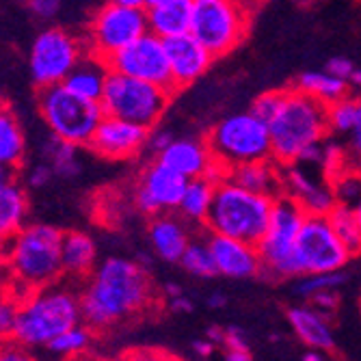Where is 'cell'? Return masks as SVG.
<instances>
[{
	"mask_svg": "<svg viewBox=\"0 0 361 361\" xmlns=\"http://www.w3.org/2000/svg\"><path fill=\"white\" fill-rule=\"evenodd\" d=\"M334 192H336V200L348 206H355L361 197V169L357 167H346L340 173L329 178Z\"/></svg>",
	"mask_w": 361,
	"mask_h": 361,
	"instance_id": "obj_37",
	"label": "cell"
},
{
	"mask_svg": "<svg viewBox=\"0 0 361 361\" xmlns=\"http://www.w3.org/2000/svg\"><path fill=\"white\" fill-rule=\"evenodd\" d=\"M208 245L216 264V273L229 279H253L262 273V255L257 245L240 238L210 232Z\"/></svg>",
	"mask_w": 361,
	"mask_h": 361,
	"instance_id": "obj_17",
	"label": "cell"
},
{
	"mask_svg": "<svg viewBox=\"0 0 361 361\" xmlns=\"http://www.w3.org/2000/svg\"><path fill=\"white\" fill-rule=\"evenodd\" d=\"M171 312L173 314H188V312H192V301L186 299L184 294H180V297H173L171 299Z\"/></svg>",
	"mask_w": 361,
	"mask_h": 361,
	"instance_id": "obj_49",
	"label": "cell"
},
{
	"mask_svg": "<svg viewBox=\"0 0 361 361\" xmlns=\"http://www.w3.org/2000/svg\"><path fill=\"white\" fill-rule=\"evenodd\" d=\"M54 169L50 162H39V165H35L30 171H28V178H26V184L30 188H42L46 184H50V180L54 178Z\"/></svg>",
	"mask_w": 361,
	"mask_h": 361,
	"instance_id": "obj_44",
	"label": "cell"
},
{
	"mask_svg": "<svg viewBox=\"0 0 361 361\" xmlns=\"http://www.w3.org/2000/svg\"><path fill=\"white\" fill-rule=\"evenodd\" d=\"M37 109L54 137L78 147L89 145L97 123L104 117L100 102L72 93L63 82L39 89Z\"/></svg>",
	"mask_w": 361,
	"mask_h": 361,
	"instance_id": "obj_7",
	"label": "cell"
},
{
	"mask_svg": "<svg viewBox=\"0 0 361 361\" xmlns=\"http://www.w3.org/2000/svg\"><path fill=\"white\" fill-rule=\"evenodd\" d=\"M355 212H357V216H359V223H361V197H359V202L355 204Z\"/></svg>",
	"mask_w": 361,
	"mask_h": 361,
	"instance_id": "obj_60",
	"label": "cell"
},
{
	"mask_svg": "<svg viewBox=\"0 0 361 361\" xmlns=\"http://www.w3.org/2000/svg\"><path fill=\"white\" fill-rule=\"evenodd\" d=\"M16 171L18 169H11V167H5V165H0V188L16 182Z\"/></svg>",
	"mask_w": 361,
	"mask_h": 361,
	"instance_id": "obj_51",
	"label": "cell"
},
{
	"mask_svg": "<svg viewBox=\"0 0 361 361\" xmlns=\"http://www.w3.org/2000/svg\"><path fill=\"white\" fill-rule=\"evenodd\" d=\"M26 139L16 113L9 106H0V165L18 169L24 162Z\"/></svg>",
	"mask_w": 361,
	"mask_h": 361,
	"instance_id": "obj_29",
	"label": "cell"
},
{
	"mask_svg": "<svg viewBox=\"0 0 361 361\" xmlns=\"http://www.w3.org/2000/svg\"><path fill=\"white\" fill-rule=\"evenodd\" d=\"M0 269H3V267H0Z\"/></svg>",
	"mask_w": 361,
	"mask_h": 361,
	"instance_id": "obj_63",
	"label": "cell"
},
{
	"mask_svg": "<svg viewBox=\"0 0 361 361\" xmlns=\"http://www.w3.org/2000/svg\"><path fill=\"white\" fill-rule=\"evenodd\" d=\"M188 178L167 167L158 158L143 169L135 188V206L145 216L178 210Z\"/></svg>",
	"mask_w": 361,
	"mask_h": 361,
	"instance_id": "obj_15",
	"label": "cell"
},
{
	"mask_svg": "<svg viewBox=\"0 0 361 361\" xmlns=\"http://www.w3.org/2000/svg\"><path fill=\"white\" fill-rule=\"evenodd\" d=\"M301 91L310 93L312 97H316V100H320L322 104H334L338 100H342V97L348 95V80L344 78H338L334 76L331 72H303L299 78H297V85Z\"/></svg>",
	"mask_w": 361,
	"mask_h": 361,
	"instance_id": "obj_30",
	"label": "cell"
},
{
	"mask_svg": "<svg viewBox=\"0 0 361 361\" xmlns=\"http://www.w3.org/2000/svg\"><path fill=\"white\" fill-rule=\"evenodd\" d=\"M82 322L80 283L54 281L22 299L13 340L24 348H46L56 336Z\"/></svg>",
	"mask_w": 361,
	"mask_h": 361,
	"instance_id": "obj_2",
	"label": "cell"
},
{
	"mask_svg": "<svg viewBox=\"0 0 361 361\" xmlns=\"http://www.w3.org/2000/svg\"><path fill=\"white\" fill-rule=\"evenodd\" d=\"M7 243H9V240H5L3 236H0V267H3V262H5V253H7Z\"/></svg>",
	"mask_w": 361,
	"mask_h": 361,
	"instance_id": "obj_57",
	"label": "cell"
},
{
	"mask_svg": "<svg viewBox=\"0 0 361 361\" xmlns=\"http://www.w3.org/2000/svg\"><path fill=\"white\" fill-rule=\"evenodd\" d=\"M269 130L273 160L281 167L294 165L307 145L324 141L331 133L326 121V104L299 87L286 89L277 113L269 121Z\"/></svg>",
	"mask_w": 361,
	"mask_h": 361,
	"instance_id": "obj_4",
	"label": "cell"
},
{
	"mask_svg": "<svg viewBox=\"0 0 361 361\" xmlns=\"http://www.w3.org/2000/svg\"><path fill=\"white\" fill-rule=\"evenodd\" d=\"M283 91L286 89H273V91H264V93H259L253 104H251V113H255L257 117H262L267 123L271 121V117L277 113L281 100H283Z\"/></svg>",
	"mask_w": 361,
	"mask_h": 361,
	"instance_id": "obj_40",
	"label": "cell"
},
{
	"mask_svg": "<svg viewBox=\"0 0 361 361\" xmlns=\"http://www.w3.org/2000/svg\"><path fill=\"white\" fill-rule=\"evenodd\" d=\"M87 52V44L63 28H48L39 32L28 56L30 74L37 89L61 85Z\"/></svg>",
	"mask_w": 361,
	"mask_h": 361,
	"instance_id": "obj_12",
	"label": "cell"
},
{
	"mask_svg": "<svg viewBox=\"0 0 361 361\" xmlns=\"http://www.w3.org/2000/svg\"><path fill=\"white\" fill-rule=\"evenodd\" d=\"M178 264L186 273H190L195 277H202V279H208V277L219 275L208 240H190Z\"/></svg>",
	"mask_w": 361,
	"mask_h": 361,
	"instance_id": "obj_34",
	"label": "cell"
},
{
	"mask_svg": "<svg viewBox=\"0 0 361 361\" xmlns=\"http://www.w3.org/2000/svg\"><path fill=\"white\" fill-rule=\"evenodd\" d=\"M28 200L18 182H11L0 188V236L5 240L13 238L26 225Z\"/></svg>",
	"mask_w": 361,
	"mask_h": 361,
	"instance_id": "obj_27",
	"label": "cell"
},
{
	"mask_svg": "<svg viewBox=\"0 0 361 361\" xmlns=\"http://www.w3.org/2000/svg\"><path fill=\"white\" fill-rule=\"evenodd\" d=\"M137 262H139V264H141V267H145V269H147L152 259H149V257H147L145 253H139V255H137Z\"/></svg>",
	"mask_w": 361,
	"mask_h": 361,
	"instance_id": "obj_58",
	"label": "cell"
},
{
	"mask_svg": "<svg viewBox=\"0 0 361 361\" xmlns=\"http://www.w3.org/2000/svg\"><path fill=\"white\" fill-rule=\"evenodd\" d=\"M171 141H173V135L169 133V130H162V128L156 130V128H152L149 130V139H147V149L158 156L162 149H167L171 145Z\"/></svg>",
	"mask_w": 361,
	"mask_h": 361,
	"instance_id": "obj_45",
	"label": "cell"
},
{
	"mask_svg": "<svg viewBox=\"0 0 361 361\" xmlns=\"http://www.w3.org/2000/svg\"><path fill=\"white\" fill-rule=\"evenodd\" d=\"M350 257V249L340 240L326 214H307L297 236V259L301 275L342 271Z\"/></svg>",
	"mask_w": 361,
	"mask_h": 361,
	"instance_id": "obj_13",
	"label": "cell"
},
{
	"mask_svg": "<svg viewBox=\"0 0 361 361\" xmlns=\"http://www.w3.org/2000/svg\"><path fill=\"white\" fill-rule=\"evenodd\" d=\"M225 359L229 361H251L253 353L249 348V342L245 338V331L238 329V326H227L225 329Z\"/></svg>",
	"mask_w": 361,
	"mask_h": 361,
	"instance_id": "obj_39",
	"label": "cell"
},
{
	"mask_svg": "<svg viewBox=\"0 0 361 361\" xmlns=\"http://www.w3.org/2000/svg\"><path fill=\"white\" fill-rule=\"evenodd\" d=\"M214 158L232 169L243 162L273 158L269 123L255 113H236L221 119L206 137Z\"/></svg>",
	"mask_w": 361,
	"mask_h": 361,
	"instance_id": "obj_8",
	"label": "cell"
},
{
	"mask_svg": "<svg viewBox=\"0 0 361 361\" xmlns=\"http://www.w3.org/2000/svg\"><path fill=\"white\" fill-rule=\"evenodd\" d=\"M156 158L188 180L208 176L210 169L216 165V158L208 141H197V139H173L171 145L167 149H162Z\"/></svg>",
	"mask_w": 361,
	"mask_h": 361,
	"instance_id": "obj_19",
	"label": "cell"
},
{
	"mask_svg": "<svg viewBox=\"0 0 361 361\" xmlns=\"http://www.w3.org/2000/svg\"><path fill=\"white\" fill-rule=\"evenodd\" d=\"M0 106H3V104H0Z\"/></svg>",
	"mask_w": 361,
	"mask_h": 361,
	"instance_id": "obj_62",
	"label": "cell"
},
{
	"mask_svg": "<svg viewBox=\"0 0 361 361\" xmlns=\"http://www.w3.org/2000/svg\"><path fill=\"white\" fill-rule=\"evenodd\" d=\"M307 212L286 190L275 197L271 223L264 238L257 243L262 255V279H297L301 267L297 259V236L303 227Z\"/></svg>",
	"mask_w": 361,
	"mask_h": 361,
	"instance_id": "obj_6",
	"label": "cell"
},
{
	"mask_svg": "<svg viewBox=\"0 0 361 361\" xmlns=\"http://www.w3.org/2000/svg\"><path fill=\"white\" fill-rule=\"evenodd\" d=\"M156 303L152 277L135 259L109 257L80 283L82 322L95 334L139 318Z\"/></svg>",
	"mask_w": 361,
	"mask_h": 361,
	"instance_id": "obj_1",
	"label": "cell"
},
{
	"mask_svg": "<svg viewBox=\"0 0 361 361\" xmlns=\"http://www.w3.org/2000/svg\"><path fill=\"white\" fill-rule=\"evenodd\" d=\"M0 359H3V342H0Z\"/></svg>",
	"mask_w": 361,
	"mask_h": 361,
	"instance_id": "obj_61",
	"label": "cell"
},
{
	"mask_svg": "<svg viewBox=\"0 0 361 361\" xmlns=\"http://www.w3.org/2000/svg\"><path fill=\"white\" fill-rule=\"evenodd\" d=\"M288 322L297 338L307 348H318L322 353H331L336 348V338L329 316L318 312L312 305H297L288 310Z\"/></svg>",
	"mask_w": 361,
	"mask_h": 361,
	"instance_id": "obj_21",
	"label": "cell"
},
{
	"mask_svg": "<svg viewBox=\"0 0 361 361\" xmlns=\"http://www.w3.org/2000/svg\"><path fill=\"white\" fill-rule=\"evenodd\" d=\"M281 173H283V190L290 192L305 208L307 214H326L336 206L338 200L331 182L318 184L294 165H286Z\"/></svg>",
	"mask_w": 361,
	"mask_h": 361,
	"instance_id": "obj_20",
	"label": "cell"
},
{
	"mask_svg": "<svg viewBox=\"0 0 361 361\" xmlns=\"http://www.w3.org/2000/svg\"><path fill=\"white\" fill-rule=\"evenodd\" d=\"M171 95V91L160 85L111 72L100 104L104 109V115H115L152 130L169 109Z\"/></svg>",
	"mask_w": 361,
	"mask_h": 361,
	"instance_id": "obj_9",
	"label": "cell"
},
{
	"mask_svg": "<svg viewBox=\"0 0 361 361\" xmlns=\"http://www.w3.org/2000/svg\"><path fill=\"white\" fill-rule=\"evenodd\" d=\"M147 232H149V243L156 255L165 262H180V257L184 255L190 243L186 225L182 223V219H178L171 212L152 216Z\"/></svg>",
	"mask_w": 361,
	"mask_h": 361,
	"instance_id": "obj_22",
	"label": "cell"
},
{
	"mask_svg": "<svg viewBox=\"0 0 361 361\" xmlns=\"http://www.w3.org/2000/svg\"><path fill=\"white\" fill-rule=\"evenodd\" d=\"M26 7L39 20H52L61 9V0H26Z\"/></svg>",
	"mask_w": 361,
	"mask_h": 361,
	"instance_id": "obj_43",
	"label": "cell"
},
{
	"mask_svg": "<svg viewBox=\"0 0 361 361\" xmlns=\"http://www.w3.org/2000/svg\"><path fill=\"white\" fill-rule=\"evenodd\" d=\"M348 85H350V87H361V70H359V68L353 70V74H350V78H348Z\"/></svg>",
	"mask_w": 361,
	"mask_h": 361,
	"instance_id": "obj_56",
	"label": "cell"
},
{
	"mask_svg": "<svg viewBox=\"0 0 361 361\" xmlns=\"http://www.w3.org/2000/svg\"><path fill=\"white\" fill-rule=\"evenodd\" d=\"M149 30L145 7H123L109 3L97 9L87 28V50L109 61L115 52L130 46Z\"/></svg>",
	"mask_w": 361,
	"mask_h": 361,
	"instance_id": "obj_11",
	"label": "cell"
},
{
	"mask_svg": "<svg viewBox=\"0 0 361 361\" xmlns=\"http://www.w3.org/2000/svg\"><path fill=\"white\" fill-rule=\"evenodd\" d=\"M208 305H210L212 310H221V307L227 305V297H225V294H221V292H214L212 297L208 299Z\"/></svg>",
	"mask_w": 361,
	"mask_h": 361,
	"instance_id": "obj_52",
	"label": "cell"
},
{
	"mask_svg": "<svg viewBox=\"0 0 361 361\" xmlns=\"http://www.w3.org/2000/svg\"><path fill=\"white\" fill-rule=\"evenodd\" d=\"M111 3H117L123 7H145V0H111Z\"/></svg>",
	"mask_w": 361,
	"mask_h": 361,
	"instance_id": "obj_55",
	"label": "cell"
},
{
	"mask_svg": "<svg viewBox=\"0 0 361 361\" xmlns=\"http://www.w3.org/2000/svg\"><path fill=\"white\" fill-rule=\"evenodd\" d=\"M97 249L89 234L85 232H65L61 243V259H63V277L82 283L95 271Z\"/></svg>",
	"mask_w": 361,
	"mask_h": 361,
	"instance_id": "obj_23",
	"label": "cell"
},
{
	"mask_svg": "<svg viewBox=\"0 0 361 361\" xmlns=\"http://www.w3.org/2000/svg\"><path fill=\"white\" fill-rule=\"evenodd\" d=\"M149 128L115 115H104L89 141V149L106 160H130L147 147Z\"/></svg>",
	"mask_w": 361,
	"mask_h": 361,
	"instance_id": "obj_16",
	"label": "cell"
},
{
	"mask_svg": "<svg viewBox=\"0 0 361 361\" xmlns=\"http://www.w3.org/2000/svg\"><path fill=\"white\" fill-rule=\"evenodd\" d=\"M192 350H195V355L197 357H210L214 350H216V344L212 342V340H195L192 342Z\"/></svg>",
	"mask_w": 361,
	"mask_h": 361,
	"instance_id": "obj_48",
	"label": "cell"
},
{
	"mask_svg": "<svg viewBox=\"0 0 361 361\" xmlns=\"http://www.w3.org/2000/svg\"><path fill=\"white\" fill-rule=\"evenodd\" d=\"M346 154H348L350 167L361 169V95L357 97V119H355L353 130L348 133V147H346Z\"/></svg>",
	"mask_w": 361,
	"mask_h": 361,
	"instance_id": "obj_41",
	"label": "cell"
},
{
	"mask_svg": "<svg viewBox=\"0 0 361 361\" xmlns=\"http://www.w3.org/2000/svg\"><path fill=\"white\" fill-rule=\"evenodd\" d=\"M214 188H216V184L206 176L188 180L184 195H182V202L178 206L180 216L184 221L206 225V219H208L212 202H214Z\"/></svg>",
	"mask_w": 361,
	"mask_h": 361,
	"instance_id": "obj_28",
	"label": "cell"
},
{
	"mask_svg": "<svg viewBox=\"0 0 361 361\" xmlns=\"http://www.w3.org/2000/svg\"><path fill=\"white\" fill-rule=\"evenodd\" d=\"M165 46H167L171 74H173L178 91L190 87L195 80H200L210 70L212 61L216 59L200 39L192 35V32L167 37Z\"/></svg>",
	"mask_w": 361,
	"mask_h": 361,
	"instance_id": "obj_18",
	"label": "cell"
},
{
	"mask_svg": "<svg viewBox=\"0 0 361 361\" xmlns=\"http://www.w3.org/2000/svg\"><path fill=\"white\" fill-rule=\"evenodd\" d=\"M249 18L240 0H192L190 32L214 56L238 48L247 35Z\"/></svg>",
	"mask_w": 361,
	"mask_h": 361,
	"instance_id": "obj_10",
	"label": "cell"
},
{
	"mask_svg": "<svg viewBox=\"0 0 361 361\" xmlns=\"http://www.w3.org/2000/svg\"><path fill=\"white\" fill-rule=\"evenodd\" d=\"M44 160H48L54 173L61 178H76L80 173V160H78V145L68 143L52 135L50 141L44 145Z\"/></svg>",
	"mask_w": 361,
	"mask_h": 361,
	"instance_id": "obj_32",
	"label": "cell"
},
{
	"mask_svg": "<svg viewBox=\"0 0 361 361\" xmlns=\"http://www.w3.org/2000/svg\"><path fill=\"white\" fill-rule=\"evenodd\" d=\"M326 357V353L318 350V348H307V353L303 355V361H322Z\"/></svg>",
	"mask_w": 361,
	"mask_h": 361,
	"instance_id": "obj_53",
	"label": "cell"
},
{
	"mask_svg": "<svg viewBox=\"0 0 361 361\" xmlns=\"http://www.w3.org/2000/svg\"><path fill=\"white\" fill-rule=\"evenodd\" d=\"M109 74H111L109 63L100 56L87 52L78 61L76 68L68 74V78L63 80V85L76 95H82V97H87V100L100 102L104 87H106V80H109Z\"/></svg>",
	"mask_w": 361,
	"mask_h": 361,
	"instance_id": "obj_25",
	"label": "cell"
},
{
	"mask_svg": "<svg viewBox=\"0 0 361 361\" xmlns=\"http://www.w3.org/2000/svg\"><path fill=\"white\" fill-rule=\"evenodd\" d=\"M326 216H329L336 234L350 249V253L359 255L361 253V223H359V216L355 212V206L336 202V206L326 212Z\"/></svg>",
	"mask_w": 361,
	"mask_h": 361,
	"instance_id": "obj_31",
	"label": "cell"
},
{
	"mask_svg": "<svg viewBox=\"0 0 361 361\" xmlns=\"http://www.w3.org/2000/svg\"><path fill=\"white\" fill-rule=\"evenodd\" d=\"M353 70H355V65H353V61H350V59L334 56V59L326 61V72H331V74H334V76H338V78L348 80V78H350V74H353Z\"/></svg>",
	"mask_w": 361,
	"mask_h": 361,
	"instance_id": "obj_46",
	"label": "cell"
},
{
	"mask_svg": "<svg viewBox=\"0 0 361 361\" xmlns=\"http://www.w3.org/2000/svg\"><path fill=\"white\" fill-rule=\"evenodd\" d=\"M357 119V97L350 93L342 100L326 106V121H329V130L338 135H348Z\"/></svg>",
	"mask_w": 361,
	"mask_h": 361,
	"instance_id": "obj_36",
	"label": "cell"
},
{
	"mask_svg": "<svg viewBox=\"0 0 361 361\" xmlns=\"http://www.w3.org/2000/svg\"><path fill=\"white\" fill-rule=\"evenodd\" d=\"M192 22V0H169L147 9V24L154 35L167 39L190 32Z\"/></svg>",
	"mask_w": 361,
	"mask_h": 361,
	"instance_id": "obj_26",
	"label": "cell"
},
{
	"mask_svg": "<svg viewBox=\"0 0 361 361\" xmlns=\"http://www.w3.org/2000/svg\"><path fill=\"white\" fill-rule=\"evenodd\" d=\"M20 303H22V297L9 283V279L0 281V342L13 338Z\"/></svg>",
	"mask_w": 361,
	"mask_h": 361,
	"instance_id": "obj_35",
	"label": "cell"
},
{
	"mask_svg": "<svg viewBox=\"0 0 361 361\" xmlns=\"http://www.w3.org/2000/svg\"><path fill=\"white\" fill-rule=\"evenodd\" d=\"M165 294H167L169 299L180 297V294H182V288H180L178 283H167V286H165Z\"/></svg>",
	"mask_w": 361,
	"mask_h": 361,
	"instance_id": "obj_54",
	"label": "cell"
},
{
	"mask_svg": "<svg viewBox=\"0 0 361 361\" xmlns=\"http://www.w3.org/2000/svg\"><path fill=\"white\" fill-rule=\"evenodd\" d=\"M61 243V229L42 223L24 225L13 238H9L3 271L22 299L32 290L63 279Z\"/></svg>",
	"mask_w": 361,
	"mask_h": 361,
	"instance_id": "obj_3",
	"label": "cell"
},
{
	"mask_svg": "<svg viewBox=\"0 0 361 361\" xmlns=\"http://www.w3.org/2000/svg\"><path fill=\"white\" fill-rule=\"evenodd\" d=\"M297 162H310V165H322L324 162V145H322V141L320 143H312V145H307L303 152H301V156H299V160Z\"/></svg>",
	"mask_w": 361,
	"mask_h": 361,
	"instance_id": "obj_47",
	"label": "cell"
},
{
	"mask_svg": "<svg viewBox=\"0 0 361 361\" xmlns=\"http://www.w3.org/2000/svg\"><path fill=\"white\" fill-rule=\"evenodd\" d=\"M106 63L111 72L135 76V78L165 87L171 93H178L165 39L154 35L152 30H147L145 35L135 39L130 46L121 48L119 52H115Z\"/></svg>",
	"mask_w": 361,
	"mask_h": 361,
	"instance_id": "obj_14",
	"label": "cell"
},
{
	"mask_svg": "<svg viewBox=\"0 0 361 361\" xmlns=\"http://www.w3.org/2000/svg\"><path fill=\"white\" fill-rule=\"evenodd\" d=\"M162 3H169V0H145V9L156 7V5H162Z\"/></svg>",
	"mask_w": 361,
	"mask_h": 361,
	"instance_id": "obj_59",
	"label": "cell"
},
{
	"mask_svg": "<svg viewBox=\"0 0 361 361\" xmlns=\"http://www.w3.org/2000/svg\"><path fill=\"white\" fill-rule=\"evenodd\" d=\"M312 307H316L318 312L326 314V316H331L338 305H340V299H338V294H336V288L334 290H320L316 294H312V297L307 299Z\"/></svg>",
	"mask_w": 361,
	"mask_h": 361,
	"instance_id": "obj_42",
	"label": "cell"
},
{
	"mask_svg": "<svg viewBox=\"0 0 361 361\" xmlns=\"http://www.w3.org/2000/svg\"><path fill=\"white\" fill-rule=\"evenodd\" d=\"M273 204V195L253 192L225 176L221 182H216L206 227L214 234H225L257 245L269 229Z\"/></svg>",
	"mask_w": 361,
	"mask_h": 361,
	"instance_id": "obj_5",
	"label": "cell"
},
{
	"mask_svg": "<svg viewBox=\"0 0 361 361\" xmlns=\"http://www.w3.org/2000/svg\"><path fill=\"white\" fill-rule=\"evenodd\" d=\"M281 169L283 167L279 162H275L273 158H264V160L243 162V165L227 169V178L253 192H264V195L277 197L283 190Z\"/></svg>",
	"mask_w": 361,
	"mask_h": 361,
	"instance_id": "obj_24",
	"label": "cell"
},
{
	"mask_svg": "<svg viewBox=\"0 0 361 361\" xmlns=\"http://www.w3.org/2000/svg\"><path fill=\"white\" fill-rule=\"evenodd\" d=\"M206 338L212 340L216 346H223V342H225V329H223V326L212 324V326H208V329H206Z\"/></svg>",
	"mask_w": 361,
	"mask_h": 361,
	"instance_id": "obj_50",
	"label": "cell"
},
{
	"mask_svg": "<svg viewBox=\"0 0 361 361\" xmlns=\"http://www.w3.org/2000/svg\"><path fill=\"white\" fill-rule=\"evenodd\" d=\"M299 281L294 283V292L303 299H310L312 294L320 290H334L346 281V275L342 271H331V273H316V275H301L297 277Z\"/></svg>",
	"mask_w": 361,
	"mask_h": 361,
	"instance_id": "obj_38",
	"label": "cell"
},
{
	"mask_svg": "<svg viewBox=\"0 0 361 361\" xmlns=\"http://www.w3.org/2000/svg\"><path fill=\"white\" fill-rule=\"evenodd\" d=\"M93 329L89 324L80 322L76 326H72V329L68 331H63L61 336H56L46 348L56 355V357H65V359H70V357H80L85 353H89L91 344H93Z\"/></svg>",
	"mask_w": 361,
	"mask_h": 361,
	"instance_id": "obj_33",
	"label": "cell"
}]
</instances>
